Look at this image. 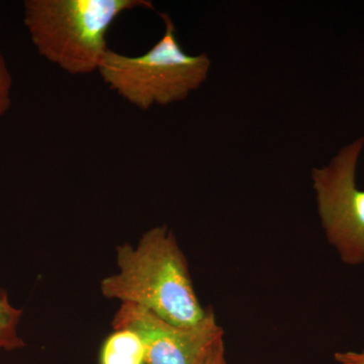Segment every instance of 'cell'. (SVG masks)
Returning <instances> with one entry per match:
<instances>
[{
    "mask_svg": "<svg viewBox=\"0 0 364 364\" xmlns=\"http://www.w3.org/2000/svg\"><path fill=\"white\" fill-rule=\"evenodd\" d=\"M119 272L100 282L107 299L146 309L170 324L191 327L205 318L191 279L188 259L167 226L152 228L134 247H117Z\"/></svg>",
    "mask_w": 364,
    "mask_h": 364,
    "instance_id": "cell-1",
    "label": "cell"
},
{
    "mask_svg": "<svg viewBox=\"0 0 364 364\" xmlns=\"http://www.w3.org/2000/svg\"><path fill=\"white\" fill-rule=\"evenodd\" d=\"M139 7L154 9L148 0H26L23 23L43 58L81 75L98 71L109 28Z\"/></svg>",
    "mask_w": 364,
    "mask_h": 364,
    "instance_id": "cell-2",
    "label": "cell"
},
{
    "mask_svg": "<svg viewBox=\"0 0 364 364\" xmlns=\"http://www.w3.org/2000/svg\"><path fill=\"white\" fill-rule=\"evenodd\" d=\"M160 18L164 36L149 51L132 57L109 49L98 68L112 90L142 111L186 100L205 82L210 67L205 53L191 56L182 50L168 14L161 13Z\"/></svg>",
    "mask_w": 364,
    "mask_h": 364,
    "instance_id": "cell-3",
    "label": "cell"
},
{
    "mask_svg": "<svg viewBox=\"0 0 364 364\" xmlns=\"http://www.w3.org/2000/svg\"><path fill=\"white\" fill-rule=\"evenodd\" d=\"M363 147L360 136L340 149L327 166L312 171L323 229L348 265L364 264V189L355 181Z\"/></svg>",
    "mask_w": 364,
    "mask_h": 364,
    "instance_id": "cell-4",
    "label": "cell"
},
{
    "mask_svg": "<svg viewBox=\"0 0 364 364\" xmlns=\"http://www.w3.org/2000/svg\"><path fill=\"white\" fill-rule=\"evenodd\" d=\"M112 327L127 328L140 335L147 364H203L214 345L224 338V330L210 306L198 324L179 327L141 306L122 303Z\"/></svg>",
    "mask_w": 364,
    "mask_h": 364,
    "instance_id": "cell-5",
    "label": "cell"
},
{
    "mask_svg": "<svg viewBox=\"0 0 364 364\" xmlns=\"http://www.w3.org/2000/svg\"><path fill=\"white\" fill-rule=\"evenodd\" d=\"M98 364H147L140 335L127 328L114 329L102 342Z\"/></svg>",
    "mask_w": 364,
    "mask_h": 364,
    "instance_id": "cell-6",
    "label": "cell"
},
{
    "mask_svg": "<svg viewBox=\"0 0 364 364\" xmlns=\"http://www.w3.org/2000/svg\"><path fill=\"white\" fill-rule=\"evenodd\" d=\"M23 315V310L11 305L6 291L0 289V354L26 346L18 332Z\"/></svg>",
    "mask_w": 364,
    "mask_h": 364,
    "instance_id": "cell-7",
    "label": "cell"
},
{
    "mask_svg": "<svg viewBox=\"0 0 364 364\" xmlns=\"http://www.w3.org/2000/svg\"><path fill=\"white\" fill-rule=\"evenodd\" d=\"M13 77L7 67L6 60L0 50V117L9 112L11 105Z\"/></svg>",
    "mask_w": 364,
    "mask_h": 364,
    "instance_id": "cell-8",
    "label": "cell"
},
{
    "mask_svg": "<svg viewBox=\"0 0 364 364\" xmlns=\"http://www.w3.org/2000/svg\"><path fill=\"white\" fill-rule=\"evenodd\" d=\"M203 364H228L224 338L214 345Z\"/></svg>",
    "mask_w": 364,
    "mask_h": 364,
    "instance_id": "cell-9",
    "label": "cell"
},
{
    "mask_svg": "<svg viewBox=\"0 0 364 364\" xmlns=\"http://www.w3.org/2000/svg\"><path fill=\"white\" fill-rule=\"evenodd\" d=\"M340 364H364V350L360 352H337L334 356Z\"/></svg>",
    "mask_w": 364,
    "mask_h": 364,
    "instance_id": "cell-10",
    "label": "cell"
}]
</instances>
